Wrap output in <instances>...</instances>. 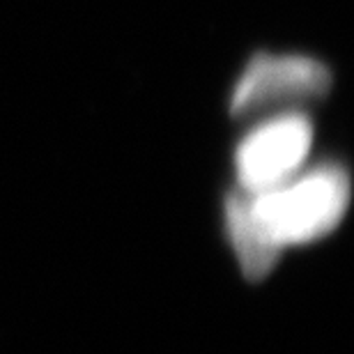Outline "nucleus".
<instances>
[{
	"label": "nucleus",
	"instance_id": "f257e3e1",
	"mask_svg": "<svg viewBox=\"0 0 354 354\" xmlns=\"http://www.w3.org/2000/svg\"><path fill=\"white\" fill-rule=\"evenodd\" d=\"M246 198L260 225L283 251L334 232L350 207L352 182L341 164L327 161Z\"/></svg>",
	"mask_w": 354,
	"mask_h": 354
},
{
	"label": "nucleus",
	"instance_id": "f03ea898",
	"mask_svg": "<svg viewBox=\"0 0 354 354\" xmlns=\"http://www.w3.org/2000/svg\"><path fill=\"white\" fill-rule=\"evenodd\" d=\"M329 88V67L310 55L258 53L249 60L232 88L230 113L235 118H246L260 111L288 109L324 97Z\"/></svg>",
	"mask_w": 354,
	"mask_h": 354
},
{
	"label": "nucleus",
	"instance_id": "7ed1b4c3",
	"mask_svg": "<svg viewBox=\"0 0 354 354\" xmlns=\"http://www.w3.org/2000/svg\"><path fill=\"white\" fill-rule=\"evenodd\" d=\"M313 147V122L304 113L286 111L260 122L239 140L235 173L239 189L258 194L299 173Z\"/></svg>",
	"mask_w": 354,
	"mask_h": 354
},
{
	"label": "nucleus",
	"instance_id": "20e7f679",
	"mask_svg": "<svg viewBox=\"0 0 354 354\" xmlns=\"http://www.w3.org/2000/svg\"><path fill=\"white\" fill-rule=\"evenodd\" d=\"M225 223L237 263L246 279L260 281L272 272L281 258V249L272 242L253 214L244 191H235L225 203Z\"/></svg>",
	"mask_w": 354,
	"mask_h": 354
}]
</instances>
